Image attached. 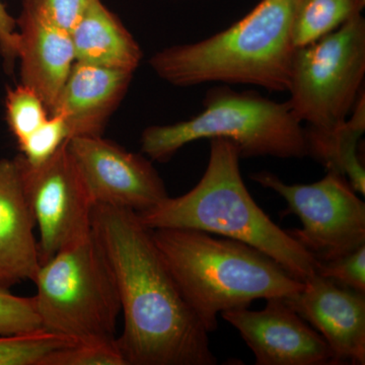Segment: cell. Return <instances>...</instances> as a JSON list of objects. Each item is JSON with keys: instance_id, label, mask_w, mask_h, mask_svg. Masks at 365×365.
I'll return each instance as SVG.
<instances>
[{"instance_id": "cell-1", "label": "cell", "mask_w": 365, "mask_h": 365, "mask_svg": "<svg viewBox=\"0 0 365 365\" xmlns=\"http://www.w3.org/2000/svg\"><path fill=\"white\" fill-rule=\"evenodd\" d=\"M91 232L116 285L127 365H215L208 332L134 211L95 205Z\"/></svg>"}, {"instance_id": "cell-2", "label": "cell", "mask_w": 365, "mask_h": 365, "mask_svg": "<svg viewBox=\"0 0 365 365\" xmlns=\"http://www.w3.org/2000/svg\"><path fill=\"white\" fill-rule=\"evenodd\" d=\"M299 0H260L234 25L206 39L158 51L150 66L170 85L215 83L288 91L295 47L292 25Z\"/></svg>"}, {"instance_id": "cell-3", "label": "cell", "mask_w": 365, "mask_h": 365, "mask_svg": "<svg viewBox=\"0 0 365 365\" xmlns=\"http://www.w3.org/2000/svg\"><path fill=\"white\" fill-rule=\"evenodd\" d=\"M240 160L232 141L210 139L207 167L198 184L184 195L169 196L137 213L139 220L150 230L190 228L245 242L304 282L316 273V259L255 202L242 180Z\"/></svg>"}, {"instance_id": "cell-4", "label": "cell", "mask_w": 365, "mask_h": 365, "mask_svg": "<svg viewBox=\"0 0 365 365\" xmlns=\"http://www.w3.org/2000/svg\"><path fill=\"white\" fill-rule=\"evenodd\" d=\"M182 297L208 333L218 316L256 299H287L304 287L275 260L245 242L190 228L151 230Z\"/></svg>"}, {"instance_id": "cell-5", "label": "cell", "mask_w": 365, "mask_h": 365, "mask_svg": "<svg viewBox=\"0 0 365 365\" xmlns=\"http://www.w3.org/2000/svg\"><path fill=\"white\" fill-rule=\"evenodd\" d=\"M287 103L274 102L254 91H237L227 85L206 93L203 110L187 121L153 125L141 134V151L165 163L201 139L223 138L239 148L241 158L309 157L306 129Z\"/></svg>"}, {"instance_id": "cell-6", "label": "cell", "mask_w": 365, "mask_h": 365, "mask_svg": "<svg viewBox=\"0 0 365 365\" xmlns=\"http://www.w3.org/2000/svg\"><path fill=\"white\" fill-rule=\"evenodd\" d=\"M33 282L43 330L76 342L116 338L121 304L93 232L41 264Z\"/></svg>"}, {"instance_id": "cell-7", "label": "cell", "mask_w": 365, "mask_h": 365, "mask_svg": "<svg viewBox=\"0 0 365 365\" xmlns=\"http://www.w3.org/2000/svg\"><path fill=\"white\" fill-rule=\"evenodd\" d=\"M365 76V20L361 14L338 30L297 48L288 108L300 123L332 131L351 114Z\"/></svg>"}, {"instance_id": "cell-8", "label": "cell", "mask_w": 365, "mask_h": 365, "mask_svg": "<svg viewBox=\"0 0 365 365\" xmlns=\"http://www.w3.org/2000/svg\"><path fill=\"white\" fill-rule=\"evenodd\" d=\"M251 179L284 198L283 215H297L302 223L288 234L317 261L339 258L365 245V204L340 173L328 170L309 185L287 184L266 170Z\"/></svg>"}, {"instance_id": "cell-9", "label": "cell", "mask_w": 365, "mask_h": 365, "mask_svg": "<svg viewBox=\"0 0 365 365\" xmlns=\"http://www.w3.org/2000/svg\"><path fill=\"white\" fill-rule=\"evenodd\" d=\"M16 158L26 200L39 230L43 264L91 234L95 203L67 141L40 165H30L21 155Z\"/></svg>"}, {"instance_id": "cell-10", "label": "cell", "mask_w": 365, "mask_h": 365, "mask_svg": "<svg viewBox=\"0 0 365 365\" xmlns=\"http://www.w3.org/2000/svg\"><path fill=\"white\" fill-rule=\"evenodd\" d=\"M95 205H109L139 213L169 197L150 160L102 136L67 140Z\"/></svg>"}, {"instance_id": "cell-11", "label": "cell", "mask_w": 365, "mask_h": 365, "mask_svg": "<svg viewBox=\"0 0 365 365\" xmlns=\"http://www.w3.org/2000/svg\"><path fill=\"white\" fill-rule=\"evenodd\" d=\"M220 317L237 329L257 365H334L328 343L284 299H267L261 311L241 307Z\"/></svg>"}, {"instance_id": "cell-12", "label": "cell", "mask_w": 365, "mask_h": 365, "mask_svg": "<svg viewBox=\"0 0 365 365\" xmlns=\"http://www.w3.org/2000/svg\"><path fill=\"white\" fill-rule=\"evenodd\" d=\"M284 300L328 343L334 365L365 364V294L314 273Z\"/></svg>"}, {"instance_id": "cell-13", "label": "cell", "mask_w": 365, "mask_h": 365, "mask_svg": "<svg viewBox=\"0 0 365 365\" xmlns=\"http://www.w3.org/2000/svg\"><path fill=\"white\" fill-rule=\"evenodd\" d=\"M133 74L76 61L50 115L63 119L68 139L102 136Z\"/></svg>"}, {"instance_id": "cell-14", "label": "cell", "mask_w": 365, "mask_h": 365, "mask_svg": "<svg viewBox=\"0 0 365 365\" xmlns=\"http://www.w3.org/2000/svg\"><path fill=\"white\" fill-rule=\"evenodd\" d=\"M36 223L16 158H0V285L33 281L41 266Z\"/></svg>"}, {"instance_id": "cell-15", "label": "cell", "mask_w": 365, "mask_h": 365, "mask_svg": "<svg viewBox=\"0 0 365 365\" xmlns=\"http://www.w3.org/2000/svg\"><path fill=\"white\" fill-rule=\"evenodd\" d=\"M16 26L21 83L42 98L50 114L76 63L71 34L23 11Z\"/></svg>"}, {"instance_id": "cell-16", "label": "cell", "mask_w": 365, "mask_h": 365, "mask_svg": "<svg viewBox=\"0 0 365 365\" xmlns=\"http://www.w3.org/2000/svg\"><path fill=\"white\" fill-rule=\"evenodd\" d=\"M76 61L133 72L143 54L140 46L102 0H95L71 32Z\"/></svg>"}, {"instance_id": "cell-17", "label": "cell", "mask_w": 365, "mask_h": 365, "mask_svg": "<svg viewBox=\"0 0 365 365\" xmlns=\"http://www.w3.org/2000/svg\"><path fill=\"white\" fill-rule=\"evenodd\" d=\"M309 157L321 163L327 170L340 173L355 192L365 194V172L357 155V143L365 131L364 91L344 123L332 131L307 126Z\"/></svg>"}, {"instance_id": "cell-18", "label": "cell", "mask_w": 365, "mask_h": 365, "mask_svg": "<svg viewBox=\"0 0 365 365\" xmlns=\"http://www.w3.org/2000/svg\"><path fill=\"white\" fill-rule=\"evenodd\" d=\"M365 0H299L295 9L292 38L304 47L338 30L361 14Z\"/></svg>"}, {"instance_id": "cell-19", "label": "cell", "mask_w": 365, "mask_h": 365, "mask_svg": "<svg viewBox=\"0 0 365 365\" xmlns=\"http://www.w3.org/2000/svg\"><path fill=\"white\" fill-rule=\"evenodd\" d=\"M74 342L45 330L0 336V365H41L50 353Z\"/></svg>"}, {"instance_id": "cell-20", "label": "cell", "mask_w": 365, "mask_h": 365, "mask_svg": "<svg viewBox=\"0 0 365 365\" xmlns=\"http://www.w3.org/2000/svg\"><path fill=\"white\" fill-rule=\"evenodd\" d=\"M6 110L9 130L18 143L39 128L50 116L42 98L23 83L7 91Z\"/></svg>"}, {"instance_id": "cell-21", "label": "cell", "mask_w": 365, "mask_h": 365, "mask_svg": "<svg viewBox=\"0 0 365 365\" xmlns=\"http://www.w3.org/2000/svg\"><path fill=\"white\" fill-rule=\"evenodd\" d=\"M41 365H127L116 338L74 342L55 350Z\"/></svg>"}, {"instance_id": "cell-22", "label": "cell", "mask_w": 365, "mask_h": 365, "mask_svg": "<svg viewBox=\"0 0 365 365\" xmlns=\"http://www.w3.org/2000/svg\"><path fill=\"white\" fill-rule=\"evenodd\" d=\"M43 330L34 297H18L0 285V336H14Z\"/></svg>"}, {"instance_id": "cell-23", "label": "cell", "mask_w": 365, "mask_h": 365, "mask_svg": "<svg viewBox=\"0 0 365 365\" xmlns=\"http://www.w3.org/2000/svg\"><path fill=\"white\" fill-rule=\"evenodd\" d=\"M67 140L68 132L63 119L50 115L39 128L18 144L21 157L26 163L36 165L49 160Z\"/></svg>"}, {"instance_id": "cell-24", "label": "cell", "mask_w": 365, "mask_h": 365, "mask_svg": "<svg viewBox=\"0 0 365 365\" xmlns=\"http://www.w3.org/2000/svg\"><path fill=\"white\" fill-rule=\"evenodd\" d=\"M95 0H24L21 11L71 32Z\"/></svg>"}, {"instance_id": "cell-25", "label": "cell", "mask_w": 365, "mask_h": 365, "mask_svg": "<svg viewBox=\"0 0 365 365\" xmlns=\"http://www.w3.org/2000/svg\"><path fill=\"white\" fill-rule=\"evenodd\" d=\"M316 273L342 287L365 294V245L339 258L317 261Z\"/></svg>"}, {"instance_id": "cell-26", "label": "cell", "mask_w": 365, "mask_h": 365, "mask_svg": "<svg viewBox=\"0 0 365 365\" xmlns=\"http://www.w3.org/2000/svg\"><path fill=\"white\" fill-rule=\"evenodd\" d=\"M16 26V19L9 14L0 1V54L9 71L14 68V62L18 59L20 35Z\"/></svg>"}]
</instances>
